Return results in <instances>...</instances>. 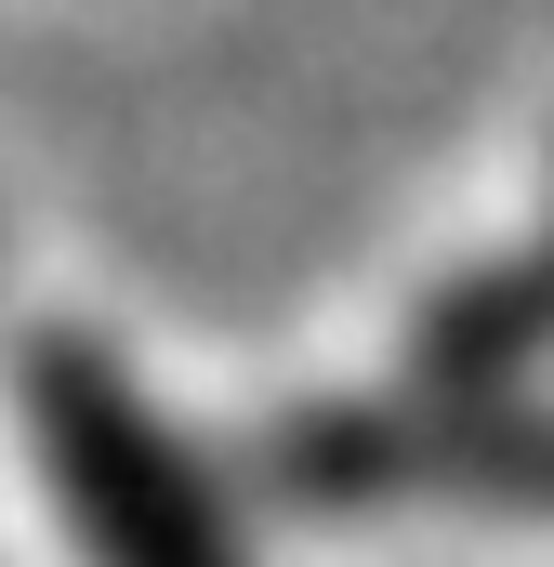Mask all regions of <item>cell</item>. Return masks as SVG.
<instances>
[{
    "label": "cell",
    "mask_w": 554,
    "mask_h": 567,
    "mask_svg": "<svg viewBox=\"0 0 554 567\" xmlns=\"http://www.w3.org/2000/svg\"><path fill=\"white\" fill-rule=\"evenodd\" d=\"M27 435L53 475V515L80 528L93 567H252L212 475L185 462V435L120 383L106 343H40L27 357Z\"/></svg>",
    "instance_id": "6da1fadb"
},
{
    "label": "cell",
    "mask_w": 554,
    "mask_h": 567,
    "mask_svg": "<svg viewBox=\"0 0 554 567\" xmlns=\"http://www.w3.org/2000/svg\"><path fill=\"white\" fill-rule=\"evenodd\" d=\"M290 475L317 502H475V515H554V410L515 383H435L383 410L304 423Z\"/></svg>",
    "instance_id": "7a4b0ae2"
},
{
    "label": "cell",
    "mask_w": 554,
    "mask_h": 567,
    "mask_svg": "<svg viewBox=\"0 0 554 567\" xmlns=\"http://www.w3.org/2000/svg\"><path fill=\"white\" fill-rule=\"evenodd\" d=\"M422 357H435V383H502V370L554 357V238L515 251V265H489L475 290H449L435 330H422Z\"/></svg>",
    "instance_id": "3957f363"
}]
</instances>
